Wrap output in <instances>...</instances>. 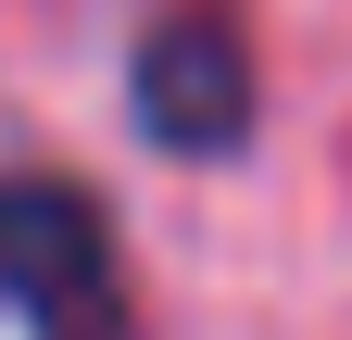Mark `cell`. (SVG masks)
I'll return each instance as SVG.
<instances>
[{
    "label": "cell",
    "instance_id": "cell-2",
    "mask_svg": "<svg viewBox=\"0 0 352 340\" xmlns=\"http://www.w3.org/2000/svg\"><path fill=\"white\" fill-rule=\"evenodd\" d=\"M252 101H264V76H252V38L227 13H164L139 51H126V114H139V139L176 151V164L252 151Z\"/></svg>",
    "mask_w": 352,
    "mask_h": 340
},
{
    "label": "cell",
    "instance_id": "cell-1",
    "mask_svg": "<svg viewBox=\"0 0 352 340\" xmlns=\"http://www.w3.org/2000/svg\"><path fill=\"white\" fill-rule=\"evenodd\" d=\"M0 328L13 340H139L126 315V240L88 177L0 164Z\"/></svg>",
    "mask_w": 352,
    "mask_h": 340
}]
</instances>
